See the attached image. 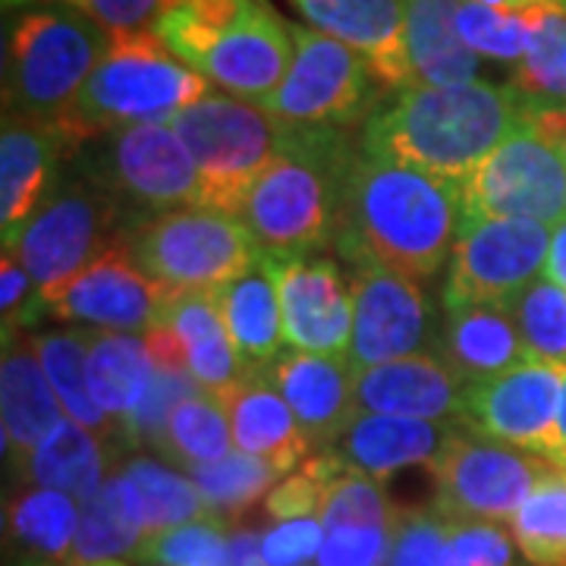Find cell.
Here are the masks:
<instances>
[{
  "label": "cell",
  "mask_w": 566,
  "mask_h": 566,
  "mask_svg": "<svg viewBox=\"0 0 566 566\" xmlns=\"http://www.w3.org/2000/svg\"><path fill=\"white\" fill-rule=\"evenodd\" d=\"M526 114L528 102L510 82L412 85L371 114L359 129V148L463 192L491 151L523 126Z\"/></svg>",
  "instance_id": "1"
},
{
  "label": "cell",
  "mask_w": 566,
  "mask_h": 566,
  "mask_svg": "<svg viewBox=\"0 0 566 566\" xmlns=\"http://www.w3.org/2000/svg\"><path fill=\"white\" fill-rule=\"evenodd\" d=\"M463 221L460 189L359 148L349 167L334 252L428 286L444 268Z\"/></svg>",
  "instance_id": "2"
},
{
  "label": "cell",
  "mask_w": 566,
  "mask_h": 566,
  "mask_svg": "<svg viewBox=\"0 0 566 566\" xmlns=\"http://www.w3.org/2000/svg\"><path fill=\"white\" fill-rule=\"evenodd\" d=\"M359 155L353 129L286 123L281 155L249 186L237 218L268 255L334 249L349 167Z\"/></svg>",
  "instance_id": "3"
},
{
  "label": "cell",
  "mask_w": 566,
  "mask_h": 566,
  "mask_svg": "<svg viewBox=\"0 0 566 566\" xmlns=\"http://www.w3.org/2000/svg\"><path fill=\"white\" fill-rule=\"evenodd\" d=\"M151 32L227 95L262 104L293 63V22L271 0H174Z\"/></svg>",
  "instance_id": "4"
},
{
  "label": "cell",
  "mask_w": 566,
  "mask_h": 566,
  "mask_svg": "<svg viewBox=\"0 0 566 566\" xmlns=\"http://www.w3.org/2000/svg\"><path fill=\"white\" fill-rule=\"evenodd\" d=\"M205 95V76L177 61L151 29L126 32L111 39L80 98L57 123L82 151L92 139L123 126L174 120V114Z\"/></svg>",
  "instance_id": "5"
},
{
  "label": "cell",
  "mask_w": 566,
  "mask_h": 566,
  "mask_svg": "<svg viewBox=\"0 0 566 566\" xmlns=\"http://www.w3.org/2000/svg\"><path fill=\"white\" fill-rule=\"evenodd\" d=\"M111 39L107 29L73 7H41L17 17L3 48V114L61 120Z\"/></svg>",
  "instance_id": "6"
},
{
  "label": "cell",
  "mask_w": 566,
  "mask_h": 566,
  "mask_svg": "<svg viewBox=\"0 0 566 566\" xmlns=\"http://www.w3.org/2000/svg\"><path fill=\"white\" fill-rule=\"evenodd\" d=\"M463 221H566V107L532 104L460 192Z\"/></svg>",
  "instance_id": "7"
},
{
  "label": "cell",
  "mask_w": 566,
  "mask_h": 566,
  "mask_svg": "<svg viewBox=\"0 0 566 566\" xmlns=\"http://www.w3.org/2000/svg\"><path fill=\"white\" fill-rule=\"evenodd\" d=\"M123 243L170 296L221 290L262 259L255 237L237 214L205 205L139 218L126 227Z\"/></svg>",
  "instance_id": "8"
},
{
  "label": "cell",
  "mask_w": 566,
  "mask_h": 566,
  "mask_svg": "<svg viewBox=\"0 0 566 566\" xmlns=\"http://www.w3.org/2000/svg\"><path fill=\"white\" fill-rule=\"evenodd\" d=\"M129 223L123 205L73 167L57 174L29 221L3 243V252L17 255L44 293L123 243Z\"/></svg>",
  "instance_id": "9"
},
{
  "label": "cell",
  "mask_w": 566,
  "mask_h": 566,
  "mask_svg": "<svg viewBox=\"0 0 566 566\" xmlns=\"http://www.w3.org/2000/svg\"><path fill=\"white\" fill-rule=\"evenodd\" d=\"M73 167L111 192L129 221L202 205V177L170 120L136 123L92 139Z\"/></svg>",
  "instance_id": "10"
},
{
  "label": "cell",
  "mask_w": 566,
  "mask_h": 566,
  "mask_svg": "<svg viewBox=\"0 0 566 566\" xmlns=\"http://www.w3.org/2000/svg\"><path fill=\"white\" fill-rule=\"evenodd\" d=\"M170 126L202 177V205L237 214L249 186L281 155L286 123L264 107L233 95L208 92L174 114Z\"/></svg>",
  "instance_id": "11"
},
{
  "label": "cell",
  "mask_w": 566,
  "mask_h": 566,
  "mask_svg": "<svg viewBox=\"0 0 566 566\" xmlns=\"http://www.w3.org/2000/svg\"><path fill=\"white\" fill-rule=\"evenodd\" d=\"M293 44V63L277 92L259 104L271 117L293 126L356 129L385 104L390 88L349 44L296 22Z\"/></svg>",
  "instance_id": "12"
},
{
  "label": "cell",
  "mask_w": 566,
  "mask_h": 566,
  "mask_svg": "<svg viewBox=\"0 0 566 566\" xmlns=\"http://www.w3.org/2000/svg\"><path fill=\"white\" fill-rule=\"evenodd\" d=\"M554 465L542 453L482 438L460 422L441 457L428 465L434 482L431 506L444 520L510 523Z\"/></svg>",
  "instance_id": "13"
},
{
  "label": "cell",
  "mask_w": 566,
  "mask_h": 566,
  "mask_svg": "<svg viewBox=\"0 0 566 566\" xmlns=\"http://www.w3.org/2000/svg\"><path fill=\"white\" fill-rule=\"evenodd\" d=\"M551 227L535 221H460L450 252L444 308L463 305H510L538 281L547 264Z\"/></svg>",
  "instance_id": "14"
},
{
  "label": "cell",
  "mask_w": 566,
  "mask_h": 566,
  "mask_svg": "<svg viewBox=\"0 0 566 566\" xmlns=\"http://www.w3.org/2000/svg\"><path fill=\"white\" fill-rule=\"evenodd\" d=\"M41 296L44 308L63 322L117 334H148L161 324L170 303V293L142 271L126 243L107 249L102 259Z\"/></svg>",
  "instance_id": "15"
},
{
  "label": "cell",
  "mask_w": 566,
  "mask_h": 566,
  "mask_svg": "<svg viewBox=\"0 0 566 566\" xmlns=\"http://www.w3.org/2000/svg\"><path fill=\"white\" fill-rule=\"evenodd\" d=\"M264 255L277 286L286 344L300 353L346 359L353 344V283L344 268L322 252Z\"/></svg>",
  "instance_id": "16"
},
{
  "label": "cell",
  "mask_w": 566,
  "mask_h": 566,
  "mask_svg": "<svg viewBox=\"0 0 566 566\" xmlns=\"http://www.w3.org/2000/svg\"><path fill=\"white\" fill-rule=\"evenodd\" d=\"M349 283L356 322L346 359L353 371L416 356L419 349L434 344L438 324L419 283L371 262L349 264Z\"/></svg>",
  "instance_id": "17"
},
{
  "label": "cell",
  "mask_w": 566,
  "mask_h": 566,
  "mask_svg": "<svg viewBox=\"0 0 566 566\" xmlns=\"http://www.w3.org/2000/svg\"><path fill=\"white\" fill-rule=\"evenodd\" d=\"M560 387H564L560 365H513L504 375L465 390V409L460 422L482 438L523 447L551 460Z\"/></svg>",
  "instance_id": "18"
},
{
  "label": "cell",
  "mask_w": 566,
  "mask_h": 566,
  "mask_svg": "<svg viewBox=\"0 0 566 566\" xmlns=\"http://www.w3.org/2000/svg\"><path fill=\"white\" fill-rule=\"evenodd\" d=\"M80 155L57 120L3 114L0 136V230L3 243L29 221L51 182Z\"/></svg>",
  "instance_id": "19"
},
{
  "label": "cell",
  "mask_w": 566,
  "mask_h": 566,
  "mask_svg": "<svg viewBox=\"0 0 566 566\" xmlns=\"http://www.w3.org/2000/svg\"><path fill=\"white\" fill-rule=\"evenodd\" d=\"M312 29L363 54L387 88L412 85L406 61V0H290Z\"/></svg>",
  "instance_id": "20"
},
{
  "label": "cell",
  "mask_w": 566,
  "mask_h": 566,
  "mask_svg": "<svg viewBox=\"0 0 566 566\" xmlns=\"http://www.w3.org/2000/svg\"><path fill=\"white\" fill-rule=\"evenodd\" d=\"M353 390L359 409L381 416L460 422L465 409V387L438 356L428 353L356 371Z\"/></svg>",
  "instance_id": "21"
},
{
  "label": "cell",
  "mask_w": 566,
  "mask_h": 566,
  "mask_svg": "<svg viewBox=\"0 0 566 566\" xmlns=\"http://www.w3.org/2000/svg\"><path fill=\"white\" fill-rule=\"evenodd\" d=\"M283 400L296 412L312 450H327L340 441L346 424L359 412L353 390L349 359H331L300 349H283V356L268 368Z\"/></svg>",
  "instance_id": "22"
},
{
  "label": "cell",
  "mask_w": 566,
  "mask_h": 566,
  "mask_svg": "<svg viewBox=\"0 0 566 566\" xmlns=\"http://www.w3.org/2000/svg\"><path fill=\"white\" fill-rule=\"evenodd\" d=\"M0 409H3V457L13 460V475L29 463L32 450L63 422L61 400L44 375L35 337L17 334L3 340L0 365Z\"/></svg>",
  "instance_id": "23"
},
{
  "label": "cell",
  "mask_w": 566,
  "mask_h": 566,
  "mask_svg": "<svg viewBox=\"0 0 566 566\" xmlns=\"http://www.w3.org/2000/svg\"><path fill=\"white\" fill-rule=\"evenodd\" d=\"M431 346L465 390L526 363L520 327L504 305L444 308V324H438Z\"/></svg>",
  "instance_id": "24"
},
{
  "label": "cell",
  "mask_w": 566,
  "mask_h": 566,
  "mask_svg": "<svg viewBox=\"0 0 566 566\" xmlns=\"http://www.w3.org/2000/svg\"><path fill=\"white\" fill-rule=\"evenodd\" d=\"M457 428L460 422H428L359 409L353 422L346 424L340 441L327 450H334L349 469L381 482L409 465L434 463L457 434Z\"/></svg>",
  "instance_id": "25"
},
{
  "label": "cell",
  "mask_w": 566,
  "mask_h": 566,
  "mask_svg": "<svg viewBox=\"0 0 566 566\" xmlns=\"http://www.w3.org/2000/svg\"><path fill=\"white\" fill-rule=\"evenodd\" d=\"M221 403L230 416L233 444L240 450L271 460L283 475H290L308 457L312 444L303 424L268 371L245 375L240 385L221 394Z\"/></svg>",
  "instance_id": "26"
},
{
  "label": "cell",
  "mask_w": 566,
  "mask_h": 566,
  "mask_svg": "<svg viewBox=\"0 0 566 566\" xmlns=\"http://www.w3.org/2000/svg\"><path fill=\"white\" fill-rule=\"evenodd\" d=\"M460 3L463 0H406V61L412 85L479 82L482 57L457 29Z\"/></svg>",
  "instance_id": "27"
},
{
  "label": "cell",
  "mask_w": 566,
  "mask_h": 566,
  "mask_svg": "<svg viewBox=\"0 0 566 566\" xmlns=\"http://www.w3.org/2000/svg\"><path fill=\"white\" fill-rule=\"evenodd\" d=\"M223 312V327L237 349L245 375L268 371L283 356V312L277 300L274 277L264 264V255L255 268H249L237 281L218 290Z\"/></svg>",
  "instance_id": "28"
},
{
  "label": "cell",
  "mask_w": 566,
  "mask_h": 566,
  "mask_svg": "<svg viewBox=\"0 0 566 566\" xmlns=\"http://www.w3.org/2000/svg\"><path fill=\"white\" fill-rule=\"evenodd\" d=\"M120 450L104 444L80 422H61L41 441L20 472V482L54 488L82 504H88L107 482V465Z\"/></svg>",
  "instance_id": "29"
},
{
  "label": "cell",
  "mask_w": 566,
  "mask_h": 566,
  "mask_svg": "<svg viewBox=\"0 0 566 566\" xmlns=\"http://www.w3.org/2000/svg\"><path fill=\"white\" fill-rule=\"evenodd\" d=\"M7 538L25 554V566H66L76 545L82 513L76 497L54 488H25L7 501Z\"/></svg>",
  "instance_id": "30"
},
{
  "label": "cell",
  "mask_w": 566,
  "mask_h": 566,
  "mask_svg": "<svg viewBox=\"0 0 566 566\" xmlns=\"http://www.w3.org/2000/svg\"><path fill=\"white\" fill-rule=\"evenodd\" d=\"M139 501L120 472H111L102 491L82 506L76 545L66 566H95L117 557H139L145 545Z\"/></svg>",
  "instance_id": "31"
},
{
  "label": "cell",
  "mask_w": 566,
  "mask_h": 566,
  "mask_svg": "<svg viewBox=\"0 0 566 566\" xmlns=\"http://www.w3.org/2000/svg\"><path fill=\"white\" fill-rule=\"evenodd\" d=\"M88 387L95 403L117 422H126L155 381V363L136 334L88 327Z\"/></svg>",
  "instance_id": "32"
},
{
  "label": "cell",
  "mask_w": 566,
  "mask_h": 566,
  "mask_svg": "<svg viewBox=\"0 0 566 566\" xmlns=\"http://www.w3.org/2000/svg\"><path fill=\"white\" fill-rule=\"evenodd\" d=\"M35 349L44 365V375L54 387L61 406L70 412L73 422L88 428L92 434H98L104 444L126 450L120 438V422L111 419L102 406L95 403L92 387H88V327L76 331H44L35 334Z\"/></svg>",
  "instance_id": "33"
},
{
  "label": "cell",
  "mask_w": 566,
  "mask_h": 566,
  "mask_svg": "<svg viewBox=\"0 0 566 566\" xmlns=\"http://www.w3.org/2000/svg\"><path fill=\"white\" fill-rule=\"evenodd\" d=\"M117 472L136 491L148 538L161 535L167 528L182 526V523H196V520L214 516L205 504L202 494H199V488L192 485V479H186L177 469L158 463L151 457H133Z\"/></svg>",
  "instance_id": "34"
},
{
  "label": "cell",
  "mask_w": 566,
  "mask_h": 566,
  "mask_svg": "<svg viewBox=\"0 0 566 566\" xmlns=\"http://www.w3.org/2000/svg\"><path fill=\"white\" fill-rule=\"evenodd\" d=\"M510 535L532 566H566V465H554L510 520Z\"/></svg>",
  "instance_id": "35"
},
{
  "label": "cell",
  "mask_w": 566,
  "mask_h": 566,
  "mask_svg": "<svg viewBox=\"0 0 566 566\" xmlns=\"http://www.w3.org/2000/svg\"><path fill=\"white\" fill-rule=\"evenodd\" d=\"M230 444H233V428L221 397L202 390L174 409L164 434L161 457L180 469H192V465L223 460L230 453Z\"/></svg>",
  "instance_id": "36"
},
{
  "label": "cell",
  "mask_w": 566,
  "mask_h": 566,
  "mask_svg": "<svg viewBox=\"0 0 566 566\" xmlns=\"http://www.w3.org/2000/svg\"><path fill=\"white\" fill-rule=\"evenodd\" d=\"M186 472L192 485L199 488L208 510L221 520H233L252 504H259L283 475L271 460L252 457L245 450H230L218 463L192 465Z\"/></svg>",
  "instance_id": "37"
},
{
  "label": "cell",
  "mask_w": 566,
  "mask_h": 566,
  "mask_svg": "<svg viewBox=\"0 0 566 566\" xmlns=\"http://www.w3.org/2000/svg\"><path fill=\"white\" fill-rule=\"evenodd\" d=\"M510 85L532 104L566 107V3L538 7L535 39Z\"/></svg>",
  "instance_id": "38"
},
{
  "label": "cell",
  "mask_w": 566,
  "mask_h": 566,
  "mask_svg": "<svg viewBox=\"0 0 566 566\" xmlns=\"http://www.w3.org/2000/svg\"><path fill=\"white\" fill-rule=\"evenodd\" d=\"M520 327L526 363L566 368V290L554 281H535L506 305Z\"/></svg>",
  "instance_id": "39"
},
{
  "label": "cell",
  "mask_w": 566,
  "mask_h": 566,
  "mask_svg": "<svg viewBox=\"0 0 566 566\" xmlns=\"http://www.w3.org/2000/svg\"><path fill=\"white\" fill-rule=\"evenodd\" d=\"M538 7L535 10H497L479 0H463L457 13V29L463 41L479 54L497 63L523 61L535 39Z\"/></svg>",
  "instance_id": "40"
},
{
  "label": "cell",
  "mask_w": 566,
  "mask_h": 566,
  "mask_svg": "<svg viewBox=\"0 0 566 566\" xmlns=\"http://www.w3.org/2000/svg\"><path fill=\"white\" fill-rule=\"evenodd\" d=\"M136 560L158 566H233V542L223 532L221 516H208L151 535Z\"/></svg>",
  "instance_id": "41"
},
{
  "label": "cell",
  "mask_w": 566,
  "mask_h": 566,
  "mask_svg": "<svg viewBox=\"0 0 566 566\" xmlns=\"http://www.w3.org/2000/svg\"><path fill=\"white\" fill-rule=\"evenodd\" d=\"M397 513L400 510L387 504L378 479L346 465L337 479H331V485L324 491L318 523L324 526V532L353 526H394Z\"/></svg>",
  "instance_id": "42"
},
{
  "label": "cell",
  "mask_w": 566,
  "mask_h": 566,
  "mask_svg": "<svg viewBox=\"0 0 566 566\" xmlns=\"http://www.w3.org/2000/svg\"><path fill=\"white\" fill-rule=\"evenodd\" d=\"M196 394H202V387L196 385V378L189 371H158L155 368V381L148 387L145 400L120 424V438L126 450H158L161 453L167 422H170L174 409Z\"/></svg>",
  "instance_id": "43"
},
{
  "label": "cell",
  "mask_w": 566,
  "mask_h": 566,
  "mask_svg": "<svg viewBox=\"0 0 566 566\" xmlns=\"http://www.w3.org/2000/svg\"><path fill=\"white\" fill-rule=\"evenodd\" d=\"M387 566H453L447 547V520L434 510H400Z\"/></svg>",
  "instance_id": "44"
},
{
  "label": "cell",
  "mask_w": 566,
  "mask_h": 566,
  "mask_svg": "<svg viewBox=\"0 0 566 566\" xmlns=\"http://www.w3.org/2000/svg\"><path fill=\"white\" fill-rule=\"evenodd\" d=\"M453 566H516L513 535L485 520H447Z\"/></svg>",
  "instance_id": "45"
},
{
  "label": "cell",
  "mask_w": 566,
  "mask_h": 566,
  "mask_svg": "<svg viewBox=\"0 0 566 566\" xmlns=\"http://www.w3.org/2000/svg\"><path fill=\"white\" fill-rule=\"evenodd\" d=\"M394 526H353L327 532L312 566H387L394 547Z\"/></svg>",
  "instance_id": "46"
},
{
  "label": "cell",
  "mask_w": 566,
  "mask_h": 566,
  "mask_svg": "<svg viewBox=\"0 0 566 566\" xmlns=\"http://www.w3.org/2000/svg\"><path fill=\"white\" fill-rule=\"evenodd\" d=\"M0 312H3V340L22 334L29 324L39 322L41 312H48L39 283L32 281V274L10 252H3L0 262Z\"/></svg>",
  "instance_id": "47"
},
{
  "label": "cell",
  "mask_w": 566,
  "mask_h": 566,
  "mask_svg": "<svg viewBox=\"0 0 566 566\" xmlns=\"http://www.w3.org/2000/svg\"><path fill=\"white\" fill-rule=\"evenodd\" d=\"M327 532L318 520H286L262 535V557L271 566H305L318 557Z\"/></svg>",
  "instance_id": "48"
},
{
  "label": "cell",
  "mask_w": 566,
  "mask_h": 566,
  "mask_svg": "<svg viewBox=\"0 0 566 566\" xmlns=\"http://www.w3.org/2000/svg\"><path fill=\"white\" fill-rule=\"evenodd\" d=\"M63 3L92 17L111 35L145 32L170 7V0H63Z\"/></svg>",
  "instance_id": "49"
},
{
  "label": "cell",
  "mask_w": 566,
  "mask_h": 566,
  "mask_svg": "<svg viewBox=\"0 0 566 566\" xmlns=\"http://www.w3.org/2000/svg\"><path fill=\"white\" fill-rule=\"evenodd\" d=\"M145 346H148V356L158 371H189V356H186V344L182 337L167 327V324H158L145 334Z\"/></svg>",
  "instance_id": "50"
},
{
  "label": "cell",
  "mask_w": 566,
  "mask_h": 566,
  "mask_svg": "<svg viewBox=\"0 0 566 566\" xmlns=\"http://www.w3.org/2000/svg\"><path fill=\"white\" fill-rule=\"evenodd\" d=\"M233 542V566H271L262 557V535L252 528H237L230 535Z\"/></svg>",
  "instance_id": "51"
},
{
  "label": "cell",
  "mask_w": 566,
  "mask_h": 566,
  "mask_svg": "<svg viewBox=\"0 0 566 566\" xmlns=\"http://www.w3.org/2000/svg\"><path fill=\"white\" fill-rule=\"evenodd\" d=\"M547 281H554L557 286L566 290V221L557 227V233L551 237V252H547L545 264Z\"/></svg>",
  "instance_id": "52"
},
{
  "label": "cell",
  "mask_w": 566,
  "mask_h": 566,
  "mask_svg": "<svg viewBox=\"0 0 566 566\" xmlns=\"http://www.w3.org/2000/svg\"><path fill=\"white\" fill-rule=\"evenodd\" d=\"M551 460L557 465H566V368L564 387H560V406H557V428H554V453Z\"/></svg>",
  "instance_id": "53"
},
{
  "label": "cell",
  "mask_w": 566,
  "mask_h": 566,
  "mask_svg": "<svg viewBox=\"0 0 566 566\" xmlns=\"http://www.w3.org/2000/svg\"><path fill=\"white\" fill-rule=\"evenodd\" d=\"M488 7H497V10H535V7H560L566 0H479Z\"/></svg>",
  "instance_id": "54"
},
{
  "label": "cell",
  "mask_w": 566,
  "mask_h": 566,
  "mask_svg": "<svg viewBox=\"0 0 566 566\" xmlns=\"http://www.w3.org/2000/svg\"><path fill=\"white\" fill-rule=\"evenodd\" d=\"M20 3H29V0H3V7H20Z\"/></svg>",
  "instance_id": "55"
},
{
  "label": "cell",
  "mask_w": 566,
  "mask_h": 566,
  "mask_svg": "<svg viewBox=\"0 0 566 566\" xmlns=\"http://www.w3.org/2000/svg\"><path fill=\"white\" fill-rule=\"evenodd\" d=\"M95 566H126V564H117V560H104V564H95Z\"/></svg>",
  "instance_id": "56"
},
{
  "label": "cell",
  "mask_w": 566,
  "mask_h": 566,
  "mask_svg": "<svg viewBox=\"0 0 566 566\" xmlns=\"http://www.w3.org/2000/svg\"><path fill=\"white\" fill-rule=\"evenodd\" d=\"M170 3H174V0H170Z\"/></svg>",
  "instance_id": "57"
}]
</instances>
